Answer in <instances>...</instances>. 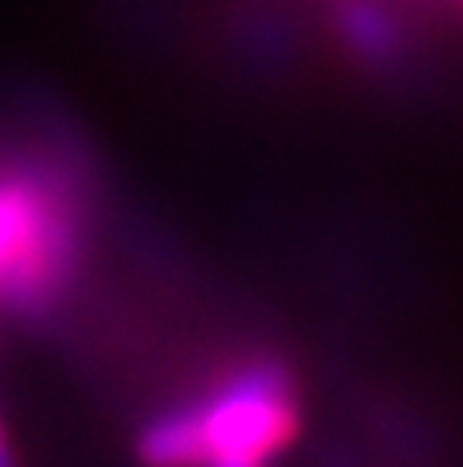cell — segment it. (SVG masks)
<instances>
[{
  "mask_svg": "<svg viewBox=\"0 0 463 467\" xmlns=\"http://www.w3.org/2000/svg\"><path fill=\"white\" fill-rule=\"evenodd\" d=\"M82 185L70 161L37 148L0 156V312L41 320L82 258Z\"/></svg>",
  "mask_w": 463,
  "mask_h": 467,
  "instance_id": "cell-1",
  "label": "cell"
},
{
  "mask_svg": "<svg viewBox=\"0 0 463 467\" xmlns=\"http://www.w3.org/2000/svg\"><path fill=\"white\" fill-rule=\"evenodd\" d=\"M185 410L197 431L201 467L221 460L262 463L300 427V406H295L292 386L271 365L238 373L230 386L213 389L205 402H193Z\"/></svg>",
  "mask_w": 463,
  "mask_h": 467,
  "instance_id": "cell-2",
  "label": "cell"
},
{
  "mask_svg": "<svg viewBox=\"0 0 463 467\" xmlns=\"http://www.w3.org/2000/svg\"><path fill=\"white\" fill-rule=\"evenodd\" d=\"M210 467H262V463H246V460H221V463H210Z\"/></svg>",
  "mask_w": 463,
  "mask_h": 467,
  "instance_id": "cell-3",
  "label": "cell"
},
{
  "mask_svg": "<svg viewBox=\"0 0 463 467\" xmlns=\"http://www.w3.org/2000/svg\"><path fill=\"white\" fill-rule=\"evenodd\" d=\"M0 467H13V455H8V447H5V435H0Z\"/></svg>",
  "mask_w": 463,
  "mask_h": 467,
  "instance_id": "cell-4",
  "label": "cell"
}]
</instances>
